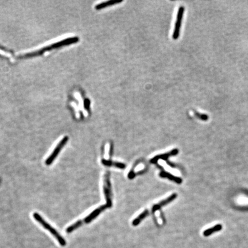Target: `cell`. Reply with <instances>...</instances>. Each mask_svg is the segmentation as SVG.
Instances as JSON below:
<instances>
[{"label": "cell", "instance_id": "cell-1", "mask_svg": "<svg viewBox=\"0 0 248 248\" xmlns=\"http://www.w3.org/2000/svg\"><path fill=\"white\" fill-rule=\"evenodd\" d=\"M78 40H79V39L78 37H71V38H68L66 39H64V40H61V41H59L58 42H56L55 43H52V44H50L48 45H47L44 47L42 48L39 49L37 50H36L35 51H33L32 52H28L26 54H21V55H19V58H29V57H33V56H39V55H41L42 54H43L46 51H50L51 50H53L54 48H56L60 47H62L63 45H68V44H73L74 43H76L78 41Z\"/></svg>", "mask_w": 248, "mask_h": 248}, {"label": "cell", "instance_id": "cell-2", "mask_svg": "<svg viewBox=\"0 0 248 248\" xmlns=\"http://www.w3.org/2000/svg\"><path fill=\"white\" fill-rule=\"evenodd\" d=\"M33 218L36 219V221L41 225V226H43L45 229L48 230L54 237L56 238V240L62 246H64L66 245V241L63 237L59 234L58 232L55 230L54 228H53L52 226L48 224L45 220H44L38 213L35 212L33 214Z\"/></svg>", "mask_w": 248, "mask_h": 248}, {"label": "cell", "instance_id": "cell-3", "mask_svg": "<svg viewBox=\"0 0 248 248\" xmlns=\"http://www.w3.org/2000/svg\"><path fill=\"white\" fill-rule=\"evenodd\" d=\"M68 140H69V137L67 136H65V137H64L63 138L62 140L59 142L58 145L55 148V150H54L53 152L52 153V154L49 157H48L47 159L45 160V164H47V165H50L53 163V161L58 156L59 153L60 152V150H62L63 147L66 145V143L68 141Z\"/></svg>", "mask_w": 248, "mask_h": 248}, {"label": "cell", "instance_id": "cell-4", "mask_svg": "<svg viewBox=\"0 0 248 248\" xmlns=\"http://www.w3.org/2000/svg\"><path fill=\"white\" fill-rule=\"evenodd\" d=\"M103 193L106 200V206L107 207H111L112 206V202L111 199V184L110 182L109 175L106 174L104 179Z\"/></svg>", "mask_w": 248, "mask_h": 248}, {"label": "cell", "instance_id": "cell-5", "mask_svg": "<svg viewBox=\"0 0 248 248\" xmlns=\"http://www.w3.org/2000/svg\"><path fill=\"white\" fill-rule=\"evenodd\" d=\"M184 12V7H179L178 15H177L176 21L175 23V28H174V33L172 35V38L174 40H177L179 37Z\"/></svg>", "mask_w": 248, "mask_h": 248}, {"label": "cell", "instance_id": "cell-6", "mask_svg": "<svg viewBox=\"0 0 248 248\" xmlns=\"http://www.w3.org/2000/svg\"><path fill=\"white\" fill-rule=\"evenodd\" d=\"M179 152L178 150L177 149H174V150H172L171 151L169 152L168 153H164V154H161V155H157L156 156L152 158L150 162L151 163L153 164H155L157 163V161L159 160V159H161V160H167L168 158L171 157L172 156H175Z\"/></svg>", "mask_w": 248, "mask_h": 248}, {"label": "cell", "instance_id": "cell-7", "mask_svg": "<svg viewBox=\"0 0 248 248\" xmlns=\"http://www.w3.org/2000/svg\"><path fill=\"white\" fill-rule=\"evenodd\" d=\"M106 208H107V206L105 204V205H102V206H100L98 208L94 210L93 212H91L89 215H88V217H86L84 218V220H83L84 223H89L91 222V221H92L93 219H95V218L97 217L98 215L102 211H103L104 210H105Z\"/></svg>", "mask_w": 248, "mask_h": 248}, {"label": "cell", "instance_id": "cell-8", "mask_svg": "<svg viewBox=\"0 0 248 248\" xmlns=\"http://www.w3.org/2000/svg\"><path fill=\"white\" fill-rule=\"evenodd\" d=\"M176 197H177V194L176 193H173L170 197L167 198V199L161 201L160 202H159L157 204L154 205L153 207H152V212H156L157 210H159L163 206H164L165 205H167L168 203H171L172 201H174V199L176 198Z\"/></svg>", "mask_w": 248, "mask_h": 248}, {"label": "cell", "instance_id": "cell-9", "mask_svg": "<svg viewBox=\"0 0 248 248\" xmlns=\"http://www.w3.org/2000/svg\"><path fill=\"white\" fill-rule=\"evenodd\" d=\"M159 176L163 178H167L169 180H172L173 182H175L178 184H181L182 183V179H181L180 178H179L178 176H175L174 175H172L167 172L164 171L161 172L159 174Z\"/></svg>", "mask_w": 248, "mask_h": 248}, {"label": "cell", "instance_id": "cell-10", "mask_svg": "<svg viewBox=\"0 0 248 248\" xmlns=\"http://www.w3.org/2000/svg\"><path fill=\"white\" fill-rule=\"evenodd\" d=\"M122 2V0H110L106 2H103L102 3L97 5L95 7V8L97 10H99L105 7H108L110 6L113 5L114 4H119Z\"/></svg>", "mask_w": 248, "mask_h": 248}, {"label": "cell", "instance_id": "cell-11", "mask_svg": "<svg viewBox=\"0 0 248 248\" xmlns=\"http://www.w3.org/2000/svg\"><path fill=\"white\" fill-rule=\"evenodd\" d=\"M222 229V225L221 224H217L212 227L204 230L203 231V235L205 237H208L209 236L212 235V234L219 231Z\"/></svg>", "mask_w": 248, "mask_h": 248}, {"label": "cell", "instance_id": "cell-12", "mask_svg": "<svg viewBox=\"0 0 248 248\" xmlns=\"http://www.w3.org/2000/svg\"><path fill=\"white\" fill-rule=\"evenodd\" d=\"M102 164H103L105 166H109V167H115L117 168H120V169H124L125 168V164H123L122 163L120 162H114L112 160H107L105 159H102Z\"/></svg>", "mask_w": 248, "mask_h": 248}, {"label": "cell", "instance_id": "cell-13", "mask_svg": "<svg viewBox=\"0 0 248 248\" xmlns=\"http://www.w3.org/2000/svg\"><path fill=\"white\" fill-rule=\"evenodd\" d=\"M148 214H149L148 210H145L144 212H142V213H141L137 218H136L135 219L133 220L132 224L134 226L138 225L139 223L141 222V221H142V219H144L145 217H146L148 215Z\"/></svg>", "mask_w": 248, "mask_h": 248}, {"label": "cell", "instance_id": "cell-14", "mask_svg": "<svg viewBox=\"0 0 248 248\" xmlns=\"http://www.w3.org/2000/svg\"><path fill=\"white\" fill-rule=\"evenodd\" d=\"M82 223H83V221H82V220L78 221L74 224L69 226V227H67V229H66V232L67 233H71L72 231H73L74 230H75V229H78V227H79L82 225Z\"/></svg>", "mask_w": 248, "mask_h": 248}, {"label": "cell", "instance_id": "cell-15", "mask_svg": "<svg viewBox=\"0 0 248 248\" xmlns=\"http://www.w3.org/2000/svg\"><path fill=\"white\" fill-rule=\"evenodd\" d=\"M195 115L196 117H198V118H199L201 120H208V116L207 114H201V113H198V112H195Z\"/></svg>", "mask_w": 248, "mask_h": 248}, {"label": "cell", "instance_id": "cell-16", "mask_svg": "<svg viewBox=\"0 0 248 248\" xmlns=\"http://www.w3.org/2000/svg\"><path fill=\"white\" fill-rule=\"evenodd\" d=\"M90 100L89 99H86L84 101V108L86 110H89V107H90Z\"/></svg>", "mask_w": 248, "mask_h": 248}, {"label": "cell", "instance_id": "cell-17", "mask_svg": "<svg viewBox=\"0 0 248 248\" xmlns=\"http://www.w3.org/2000/svg\"><path fill=\"white\" fill-rule=\"evenodd\" d=\"M135 176L136 174H135V172L133 171H131L129 173V174H128V178L130 179H133V178L135 177Z\"/></svg>", "mask_w": 248, "mask_h": 248}, {"label": "cell", "instance_id": "cell-18", "mask_svg": "<svg viewBox=\"0 0 248 248\" xmlns=\"http://www.w3.org/2000/svg\"><path fill=\"white\" fill-rule=\"evenodd\" d=\"M240 207L238 209H240V210H244V211H248V205L246 206H239Z\"/></svg>", "mask_w": 248, "mask_h": 248}, {"label": "cell", "instance_id": "cell-19", "mask_svg": "<svg viewBox=\"0 0 248 248\" xmlns=\"http://www.w3.org/2000/svg\"><path fill=\"white\" fill-rule=\"evenodd\" d=\"M244 193L246 195L248 196V191H245L244 192Z\"/></svg>", "mask_w": 248, "mask_h": 248}]
</instances>
